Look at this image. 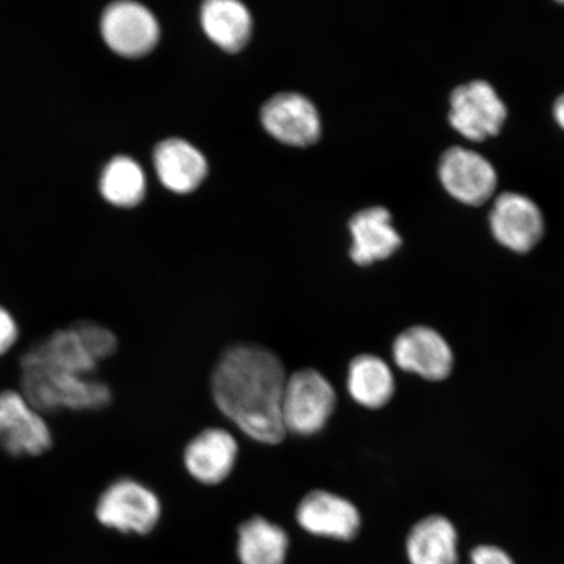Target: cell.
Here are the masks:
<instances>
[{
    "label": "cell",
    "instance_id": "14",
    "mask_svg": "<svg viewBox=\"0 0 564 564\" xmlns=\"http://www.w3.org/2000/svg\"><path fill=\"white\" fill-rule=\"evenodd\" d=\"M238 457L235 435L220 427H210L197 434L187 444L183 463L197 482L218 485L227 479Z\"/></svg>",
    "mask_w": 564,
    "mask_h": 564
},
{
    "label": "cell",
    "instance_id": "9",
    "mask_svg": "<svg viewBox=\"0 0 564 564\" xmlns=\"http://www.w3.org/2000/svg\"><path fill=\"white\" fill-rule=\"evenodd\" d=\"M438 173L444 189L465 206H482L498 186V175L491 162L463 147L449 148L442 154Z\"/></svg>",
    "mask_w": 564,
    "mask_h": 564
},
{
    "label": "cell",
    "instance_id": "22",
    "mask_svg": "<svg viewBox=\"0 0 564 564\" xmlns=\"http://www.w3.org/2000/svg\"><path fill=\"white\" fill-rule=\"evenodd\" d=\"M20 337L19 323L15 316L0 306V358L9 355L17 347Z\"/></svg>",
    "mask_w": 564,
    "mask_h": 564
},
{
    "label": "cell",
    "instance_id": "10",
    "mask_svg": "<svg viewBox=\"0 0 564 564\" xmlns=\"http://www.w3.org/2000/svg\"><path fill=\"white\" fill-rule=\"evenodd\" d=\"M489 223L496 241L517 253L532 251L545 232L544 216L538 204L517 193L497 197Z\"/></svg>",
    "mask_w": 564,
    "mask_h": 564
},
{
    "label": "cell",
    "instance_id": "4",
    "mask_svg": "<svg viewBox=\"0 0 564 564\" xmlns=\"http://www.w3.org/2000/svg\"><path fill=\"white\" fill-rule=\"evenodd\" d=\"M161 514L158 494L131 477L117 478L106 486L95 506L98 523L122 534H150Z\"/></svg>",
    "mask_w": 564,
    "mask_h": 564
},
{
    "label": "cell",
    "instance_id": "13",
    "mask_svg": "<svg viewBox=\"0 0 564 564\" xmlns=\"http://www.w3.org/2000/svg\"><path fill=\"white\" fill-rule=\"evenodd\" d=\"M295 518L307 533L338 541L355 539L361 528L357 507L327 490L308 492L301 500Z\"/></svg>",
    "mask_w": 564,
    "mask_h": 564
},
{
    "label": "cell",
    "instance_id": "12",
    "mask_svg": "<svg viewBox=\"0 0 564 564\" xmlns=\"http://www.w3.org/2000/svg\"><path fill=\"white\" fill-rule=\"evenodd\" d=\"M262 123L271 137L292 147H308L321 138L319 112L299 94H279L262 109Z\"/></svg>",
    "mask_w": 564,
    "mask_h": 564
},
{
    "label": "cell",
    "instance_id": "17",
    "mask_svg": "<svg viewBox=\"0 0 564 564\" xmlns=\"http://www.w3.org/2000/svg\"><path fill=\"white\" fill-rule=\"evenodd\" d=\"M405 547L411 564H458L457 529L442 514H430L415 523Z\"/></svg>",
    "mask_w": 564,
    "mask_h": 564
},
{
    "label": "cell",
    "instance_id": "6",
    "mask_svg": "<svg viewBox=\"0 0 564 564\" xmlns=\"http://www.w3.org/2000/svg\"><path fill=\"white\" fill-rule=\"evenodd\" d=\"M51 425L21 390L0 391V449L12 457H39L52 449Z\"/></svg>",
    "mask_w": 564,
    "mask_h": 564
},
{
    "label": "cell",
    "instance_id": "18",
    "mask_svg": "<svg viewBox=\"0 0 564 564\" xmlns=\"http://www.w3.org/2000/svg\"><path fill=\"white\" fill-rule=\"evenodd\" d=\"M200 20L207 37L225 52L242 51L250 41V11L237 0H209L202 7Z\"/></svg>",
    "mask_w": 564,
    "mask_h": 564
},
{
    "label": "cell",
    "instance_id": "19",
    "mask_svg": "<svg viewBox=\"0 0 564 564\" xmlns=\"http://www.w3.org/2000/svg\"><path fill=\"white\" fill-rule=\"evenodd\" d=\"M347 386L350 398L358 405L380 409L392 400L397 380L383 358L361 355L349 364Z\"/></svg>",
    "mask_w": 564,
    "mask_h": 564
},
{
    "label": "cell",
    "instance_id": "7",
    "mask_svg": "<svg viewBox=\"0 0 564 564\" xmlns=\"http://www.w3.org/2000/svg\"><path fill=\"white\" fill-rule=\"evenodd\" d=\"M449 123L460 135L475 143L502 131L507 108L491 84L475 80L454 89L449 97Z\"/></svg>",
    "mask_w": 564,
    "mask_h": 564
},
{
    "label": "cell",
    "instance_id": "8",
    "mask_svg": "<svg viewBox=\"0 0 564 564\" xmlns=\"http://www.w3.org/2000/svg\"><path fill=\"white\" fill-rule=\"evenodd\" d=\"M394 365L413 376L442 382L454 370L455 355L438 330L429 326L409 327L392 344Z\"/></svg>",
    "mask_w": 564,
    "mask_h": 564
},
{
    "label": "cell",
    "instance_id": "21",
    "mask_svg": "<svg viewBox=\"0 0 564 564\" xmlns=\"http://www.w3.org/2000/svg\"><path fill=\"white\" fill-rule=\"evenodd\" d=\"M145 175L135 160L112 159L104 169L100 189L106 200L118 207H133L144 199Z\"/></svg>",
    "mask_w": 564,
    "mask_h": 564
},
{
    "label": "cell",
    "instance_id": "16",
    "mask_svg": "<svg viewBox=\"0 0 564 564\" xmlns=\"http://www.w3.org/2000/svg\"><path fill=\"white\" fill-rule=\"evenodd\" d=\"M153 159L162 185L176 194L194 192L208 173V164L202 152L182 139L162 141Z\"/></svg>",
    "mask_w": 564,
    "mask_h": 564
},
{
    "label": "cell",
    "instance_id": "15",
    "mask_svg": "<svg viewBox=\"0 0 564 564\" xmlns=\"http://www.w3.org/2000/svg\"><path fill=\"white\" fill-rule=\"evenodd\" d=\"M349 229L352 237L350 257L358 265L366 267L388 259L403 243V239L392 227L390 212L382 207L358 212L351 218Z\"/></svg>",
    "mask_w": 564,
    "mask_h": 564
},
{
    "label": "cell",
    "instance_id": "24",
    "mask_svg": "<svg viewBox=\"0 0 564 564\" xmlns=\"http://www.w3.org/2000/svg\"><path fill=\"white\" fill-rule=\"evenodd\" d=\"M555 122L564 131V94H562L554 104L553 108Z\"/></svg>",
    "mask_w": 564,
    "mask_h": 564
},
{
    "label": "cell",
    "instance_id": "1",
    "mask_svg": "<svg viewBox=\"0 0 564 564\" xmlns=\"http://www.w3.org/2000/svg\"><path fill=\"white\" fill-rule=\"evenodd\" d=\"M286 372L280 358L259 345L229 348L212 373L215 403L238 429L259 443L285 440L282 420Z\"/></svg>",
    "mask_w": 564,
    "mask_h": 564
},
{
    "label": "cell",
    "instance_id": "20",
    "mask_svg": "<svg viewBox=\"0 0 564 564\" xmlns=\"http://www.w3.org/2000/svg\"><path fill=\"white\" fill-rule=\"evenodd\" d=\"M288 549L284 529L262 517L247 520L238 529L237 553L241 564H284Z\"/></svg>",
    "mask_w": 564,
    "mask_h": 564
},
{
    "label": "cell",
    "instance_id": "23",
    "mask_svg": "<svg viewBox=\"0 0 564 564\" xmlns=\"http://www.w3.org/2000/svg\"><path fill=\"white\" fill-rule=\"evenodd\" d=\"M468 564H517L512 556L496 545H479L471 550Z\"/></svg>",
    "mask_w": 564,
    "mask_h": 564
},
{
    "label": "cell",
    "instance_id": "2",
    "mask_svg": "<svg viewBox=\"0 0 564 564\" xmlns=\"http://www.w3.org/2000/svg\"><path fill=\"white\" fill-rule=\"evenodd\" d=\"M115 333L104 324L83 321L32 345L20 359V370H46L69 376L96 377L101 364L116 355Z\"/></svg>",
    "mask_w": 564,
    "mask_h": 564
},
{
    "label": "cell",
    "instance_id": "5",
    "mask_svg": "<svg viewBox=\"0 0 564 564\" xmlns=\"http://www.w3.org/2000/svg\"><path fill=\"white\" fill-rule=\"evenodd\" d=\"M336 391L329 380L314 369L288 377L282 398V420L288 433L315 435L326 427L336 408Z\"/></svg>",
    "mask_w": 564,
    "mask_h": 564
},
{
    "label": "cell",
    "instance_id": "11",
    "mask_svg": "<svg viewBox=\"0 0 564 564\" xmlns=\"http://www.w3.org/2000/svg\"><path fill=\"white\" fill-rule=\"evenodd\" d=\"M101 32L112 51L130 58L153 51L160 39L159 21L143 4L122 0L102 13Z\"/></svg>",
    "mask_w": 564,
    "mask_h": 564
},
{
    "label": "cell",
    "instance_id": "3",
    "mask_svg": "<svg viewBox=\"0 0 564 564\" xmlns=\"http://www.w3.org/2000/svg\"><path fill=\"white\" fill-rule=\"evenodd\" d=\"M20 386V390L42 413L98 412L112 401L110 386L96 377L21 370Z\"/></svg>",
    "mask_w": 564,
    "mask_h": 564
}]
</instances>
